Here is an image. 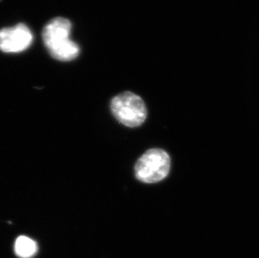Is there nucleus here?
<instances>
[{"label": "nucleus", "instance_id": "obj_2", "mask_svg": "<svg viewBox=\"0 0 259 258\" xmlns=\"http://www.w3.org/2000/svg\"><path fill=\"white\" fill-rule=\"evenodd\" d=\"M170 169V158L163 149H149L135 164V176L146 184L159 182L166 178Z\"/></svg>", "mask_w": 259, "mask_h": 258}, {"label": "nucleus", "instance_id": "obj_5", "mask_svg": "<svg viewBox=\"0 0 259 258\" xmlns=\"http://www.w3.org/2000/svg\"><path fill=\"white\" fill-rule=\"evenodd\" d=\"M15 254L20 258H30L38 251V246L33 239L28 236H20L15 243Z\"/></svg>", "mask_w": 259, "mask_h": 258}, {"label": "nucleus", "instance_id": "obj_4", "mask_svg": "<svg viewBox=\"0 0 259 258\" xmlns=\"http://www.w3.org/2000/svg\"><path fill=\"white\" fill-rule=\"evenodd\" d=\"M33 40L30 29L24 24L0 30V50L5 53H19L28 49Z\"/></svg>", "mask_w": 259, "mask_h": 258}, {"label": "nucleus", "instance_id": "obj_1", "mask_svg": "<svg viewBox=\"0 0 259 258\" xmlns=\"http://www.w3.org/2000/svg\"><path fill=\"white\" fill-rule=\"evenodd\" d=\"M71 23L65 18H55L43 30V40L52 57L61 61H73L78 56L80 48L70 39Z\"/></svg>", "mask_w": 259, "mask_h": 258}, {"label": "nucleus", "instance_id": "obj_3", "mask_svg": "<svg viewBox=\"0 0 259 258\" xmlns=\"http://www.w3.org/2000/svg\"><path fill=\"white\" fill-rule=\"evenodd\" d=\"M111 111L118 122L130 127H139L147 117L142 98L131 92L116 96L111 102Z\"/></svg>", "mask_w": 259, "mask_h": 258}]
</instances>
